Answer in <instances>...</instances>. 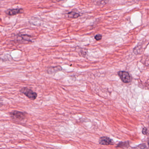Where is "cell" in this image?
<instances>
[{"label":"cell","instance_id":"obj_1","mask_svg":"<svg viewBox=\"0 0 149 149\" xmlns=\"http://www.w3.org/2000/svg\"><path fill=\"white\" fill-rule=\"evenodd\" d=\"M27 113L24 111H13L10 112V115L11 118L13 120L16 121H21L25 120L26 117Z\"/></svg>","mask_w":149,"mask_h":149},{"label":"cell","instance_id":"obj_2","mask_svg":"<svg viewBox=\"0 0 149 149\" xmlns=\"http://www.w3.org/2000/svg\"><path fill=\"white\" fill-rule=\"evenodd\" d=\"M20 92L24 94L27 97L31 100H35L37 97V94L35 91H33L31 89L28 87H24L21 89Z\"/></svg>","mask_w":149,"mask_h":149},{"label":"cell","instance_id":"obj_3","mask_svg":"<svg viewBox=\"0 0 149 149\" xmlns=\"http://www.w3.org/2000/svg\"><path fill=\"white\" fill-rule=\"evenodd\" d=\"M118 75L123 82L129 83L131 81L130 76L128 72L126 71H119Z\"/></svg>","mask_w":149,"mask_h":149},{"label":"cell","instance_id":"obj_4","mask_svg":"<svg viewBox=\"0 0 149 149\" xmlns=\"http://www.w3.org/2000/svg\"><path fill=\"white\" fill-rule=\"evenodd\" d=\"M24 10L22 8L9 9L6 11V13L9 16H14L19 14L23 13Z\"/></svg>","mask_w":149,"mask_h":149},{"label":"cell","instance_id":"obj_5","mask_svg":"<svg viewBox=\"0 0 149 149\" xmlns=\"http://www.w3.org/2000/svg\"><path fill=\"white\" fill-rule=\"evenodd\" d=\"M99 143L102 145H109L113 144V142L112 139L108 137L103 136L100 138L99 140Z\"/></svg>","mask_w":149,"mask_h":149},{"label":"cell","instance_id":"obj_6","mask_svg":"<svg viewBox=\"0 0 149 149\" xmlns=\"http://www.w3.org/2000/svg\"><path fill=\"white\" fill-rule=\"evenodd\" d=\"M62 68L60 66H54V67H50L48 68L47 70V72L48 74H52L57 73L59 71H61Z\"/></svg>","mask_w":149,"mask_h":149},{"label":"cell","instance_id":"obj_7","mask_svg":"<svg viewBox=\"0 0 149 149\" xmlns=\"http://www.w3.org/2000/svg\"><path fill=\"white\" fill-rule=\"evenodd\" d=\"M68 16L69 18H73V19H77L81 16L80 14L78 13H76L74 11L70 12L68 14Z\"/></svg>","mask_w":149,"mask_h":149},{"label":"cell","instance_id":"obj_8","mask_svg":"<svg viewBox=\"0 0 149 149\" xmlns=\"http://www.w3.org/2000/svg\"><path fill=\"white\" fill-rule=\"evenodd\" d=\"M102 36L101 34H97L95 36V39L96 40L99 41L102 40Z\"/></svg>","mask_w":149,"mask_h":149},{"label":"cell","instance_id":"obj_9","mask_svg":"<svg viewBox=\"0 0 149 149\" xmlns=\"http://www.w3.org/2000/svg\"><path fill=\"white\" fill-rule=\"evenodd\" d=\"M146 132H147V129H146V128H144V129H143V134H146Z\"/></svg>","mask_w":149,"mask_h":149},{"label":"cell","instance_id":"obj_10","mask_svg":"<svg viewBox=\"0 0 149 149\" xmlns=\"http://www.w3.org/2000/svg\"><path fill=\"white\" fill-rule=\"evenodd\" d=\"M56 1H61V0H56Z\"/></svg>","mask_w":149,"mask_h":149}]
</instances>
